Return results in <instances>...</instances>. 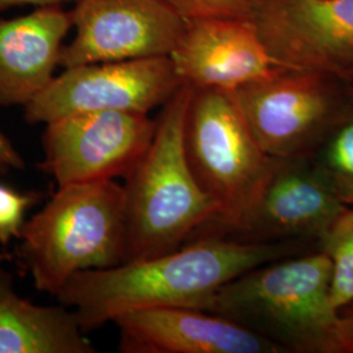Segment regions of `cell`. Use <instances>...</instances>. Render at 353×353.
I'll return each instance as SVG.
<instances>
[{
    "label": "cell",
    "mask_w": 353,
    "mask_h": 353,
    "mask_svg": "<svg viewBox=\"0 0 353 353\" xmlns=\"http://www.w3.org/2000/svg\"><path fill=\"white\" fill-rule=\"evenodd\" d=\"M306 252V242H243L201 236L176 252L72 275L55 296L74 307L84 332L126 312L191 307L208 312L228 281L267 262Z\"/></svg>",
    "instance_id": "1"
},
{
    "label": "cell",
    "mask_w": 353,
    "mask_h": 353,
    "mask_svg": "<svg viewBox=\"0 0 353 353\" xmlns=\"http://www.w3.org/2000/svg\"><path fill=\"white\" fill-rule=\"evenodd\" d=\"M192 93L194 88L183 84L163 105L150 148L126 176L123 263L176 252L219 214L186 153Z\"/></svg>",
    "instance_id": "2"
},
{
    "label": "cell",
    "mask_w": 353,
    "mask_h": 353,
    "mask_svg": "<svg viewBox=\"0 0 353 353\" xmlns=\"http://www.w3.org/2000/svg\"><path fill=\"white\" fill-rule=\"evenodd\" d=\"M332 262L322 252L267 262L228 281L208 312L225 316L283 353H327L338 312L330 300Z\"/></svg>",
    "instance_id": "3"
},
{
    "label": "cell",
    "mask_w": 353,
    "mask_h": 353,
    "mask_svg": "<svg viewBox=\"0 0 353 353\" xmlns=\"http://www.w3.org/2000/svg\"><path fill=\"white\" fill-rule=\"evenodd\" d=\"M125 188L115 181L59 186L20 230L17 250L38 290L57 296L72 275L122 265Z\"/></svg>",
    "instance_id": "4"
},
{
    "label": "cell",
    "mask_w": 353,
    "mask_h": 353,
    "mask_svg": "<svg viewBox=\"0 0 353 353\" xmlns=\"http://www.w3.org/2000/svg\"><path fill=\"white\" fill-rule=\"evenodd\" d=\"M185 141L194 176L219 207L201 233L223 236L256 203L276 159L254 137L232 90L194 89Z\"/></svg>",
    "instance_id": "5"
},
{
    "label": "cell",
    "mask_w": 353,
    "mask_h": 353,
    "mask_svg": "<svg viewBox=\"0 0 353 353\" xmlns=\"http://www.w3.org/2000/svg\"><path fill=\"white\" fill-rule=\"evenodd\" d=\"M339 84L345 83L281 67L232 93L268 156L310 157L347 109Z\"/></svg>",
    "instance_id": "6"
},
{
    "label": "cell",
    "mask_w": 353,
    "mask_h": 353,
    "mask_svg": "<svg viewBox=\"0 0 353 353\" xmlns=\"http://www.w3.org/2000/svg\"><path fill=\"white\" fill-rule=\"evenodd\" d=\"M183 85L170 57L84 64L65 68L26 103L29 123H49L72 114H148Z\"/></svg>",
    "instance_id": "7"
},
{
    "label": "cell",
    "mask_w": 353,
    "mask_h": 353,
    "mask_svg": "<svg viewBox=\"0 0 353 353\" xmlns=\"http://www.w3.org/2000/svg\"><path fill=\"white\" fill-rule=\"evenodd\" d=\"M46 125L39 168L64 186L126 178L150 148L157 121L148 114L90 112Z\"/></svg>",
    "instance_id": "8"
},
{
    "label": "cell",
    "mask_w": 353,
    "mask_h": 353,
    "mask_svg": "<svg viewBox=\"0 0 353 353\" xmlns=\"http://www.w3.org/2000/svg\"><path fill=\"white\" fill-rule=\"evenodd\" d=\"M249 20L280 65L353 84V0H252Z\"/></svg>",
    "instance_id": "9"
},
{
    "label": "cell",
    "mask_w": 353,
    "mask_h": 353,
    "mask_svg": "<svg viewBox=\"0 0 353 353\" xmlns=\"http://www.w3.org/2000/svg\"><path fill=\"white\" fill-rule=\"evenodd\" d=\"M75 38L63 45L59 65L170 57L186 20L166 0H75Z\"/></svg>",
    "instance_id": "10"
},
{
    "label": "cell",
    "mask_w": 353,
    "mask_h": 353,
    "mask_svg": "<svg viewBox=\"0 0 353 353\" xmlns=\"http://www.w3.org/2000/svg\"><path fill=\"white\" fill-rule=\"evenodd\" d=\"M347 208L310 157L276 159L256 203L223 237L321 242Z\"/></svg>",
    "instance_id": "11"
},
{
    "label": "cell",
    "mask_w": 353,
    "mask_h": 353,
    "mask_svg": "<svg viewBox=\"0 0 353 353\" xmlns=\"http://www.w3.org/2000/svg\"><path fill=\"white\" fill-rule=\"evenodd\" d=\"M170 59L182 83L194 89L234 90L283 67L243 19L186 20Z\"/></svg>",
    "instance_id": "12"
},
{
    "label": "cell",
    "mask_w": 353,
    "mask_h": 353,
    "mask_svg": "<svg viewBox=\"0 0 353 353\" xmlns=\"http://www.w3.org/2000/svg\"><path fill=\"white\" fill-rule=\"evenodd\" d=\"M113 322L123 353H283L250 330L201 309L145 307Z\"/></svg>",
    "instance_id": "13"
},
{
    "label": "cell",
    "mask_w": 353,
    "mask_h": 353,
    "mask_svg": "<svg viewBox=\"0 0 353 353\" xmlns=\"http://www.w3.org/2000/svg\"><path fill=\"white\" fill-rule=\"evenodd\" d=\"M71 28L61 6L0 20V108L26 106L48 87Z\"/></svg>",
    "instance_id": "14"
},
{
    "label": "cell",
    "mask_w": 353,
    "mask_h": 353,
    "mask_svg": "<svg viewBox=\"0 0 353 353\" xmlns=\"http://www.w3.org/2000/svg\"><path fill=\"white\" fill-rule=\"evenodd\" d=\"M75 312L38 306L20 297L0 265V353H94Z\"/></svg>",
    "instance_id": "15"
},
{
    "label": "cell",
    "mask_w": 353,
    "mask_h": 353,
    "mask_svg": "<svg viewBox=\"0 0 353 353\" xmlns=\"http://www.w3.org/2000/svg\"><path fill=\"white\" fill-rule=\"evenodd\" d=\"M310 159L341 202L353 207V106H347Z\"/></svg>",
    "instance_id": "16"
},
{
    "label": "cell",
    "mask_w": 353,
    "mask_h": 353,
    "mask_svg": "<svg viewBox=\"0 0 353 353\" xmlns=\"http://www.w3.org/2000/svg\"><path fill=\"white\" fill-rule=\"evenodd\" d=\"M319 243L332 262L330 300L339 312L353 303V207L341 214Z\"/></svg>",
    "instance_id": "17"
},
{
    "label": "cell",
    "mask_w": 353,
    "mask_h": 353,
    "mask_svg": "<svg viewBox=\"0 0 353 353\" xmlns=\"http://www.w3.org/2000/svg\"><path fill=\"white\" fill-rule=\"evenodd\" d=\"M39 199L37 192H19L0 185V243L8 245L19 239L24 225V214Z\"/></svg>",
    "instance_id": "18"
},
{
    "label": "cell",
    "mask_w": 353,
    "mask_h": 353,
    "mask_svg": "<svg viewBox=\"0 0 353 353\" xmlns=\"http://www.w3.org/2000/svg\"><path fill=\"white\" fill-rule=\"evenodd\" d=\"M185 20L203 17L249 20L252 0H166Z\"/></svg>",
    "instance_id": "19"
},
{
    "label": "cell",
    "mask_w": 353,
    "mask_h": 353,
    "mask_svg": "<svg viewBox=\"0 0 353 353\" xmlns=\"http://www.w3.org/2000/svg\"><path fill=\"white\" fill-rule=\"evenodd\" d=\"M327 353H353V303L338 312L330 334Z\"/></svg>",
    "instance_id": "20"
},
{
    "label": "cell",
    "mask_w": 353,
    "mask_h": 353,
    "mask_svg": "<svg viewBox=\"0 0 353 353\" xmlns=\"http://www.w3.org/2000/svg\"><path fill=\"white\" fill-rule=\"evenodd\" d=\"M0 163L7 165L10 169L23 170L26 169V163L21 154L16 151L11 140L8 139L1 131H0Z\"/></svg>",
    "instance_id": "21"
},
{
    "label": "cell",
    "mask_w": 353,
    "mask_h": 353,
    "mask_svg": "<svg viewBox=\"0 0 353 353\" xmlns=\"http://www.w3.org/2000/svg\"><path fill=\"white\" fill-rule=\"evenodd\" d=\"M72 0H0V13L17 6H36V7H51L61 6Z\"/></svg>",
    "instance_id": "22"
},
{
    "label": "cell",
    "mask_w": 353,
    "mask_h": 353,
    "mask_svg": "<svg viewBox=\"0 0 353 353\" xmlns=\"http://www.w3.org/2000/svg\"><path fill=\"white\" fill-rule=\"evenodd\" d=\"M8 170H10V168L7 165L0 163V174H6Z\"/></svg>",
    "instance_id": "23"
}]
</instances>
